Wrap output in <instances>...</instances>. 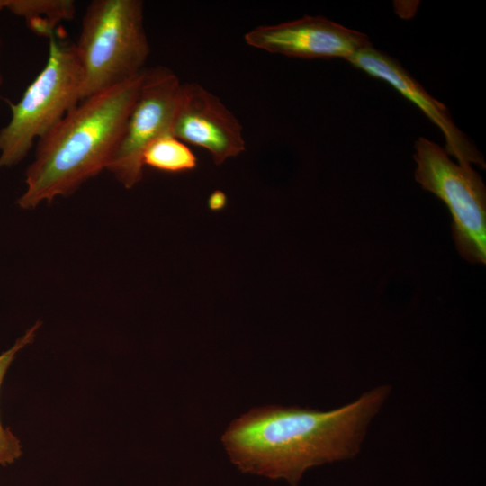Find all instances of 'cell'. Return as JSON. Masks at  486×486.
I'll return each mask as SVG.
<instances>
[{
  "mask_svg": "<svg viewBox=\"0 0 486 486\" xmlns=\"http://www.w3.org/2000/svg\"><path fill=\"white\" fill-rule=\"evenodd\" d=\"M242 130L218 96L199 84H182L171 135L207 150L221 165L245 150Z\"/></svg>",
  "mask_w": 486,
  "mask_h": 486,
  "instance_id": "obj_8",
  "label": "cell"
},
{
  "mask_svg": "<svg viewBox=\"0 0 486 486\" xmlns=\"http://www.w3.org/2000/svg\"><path fill=\"white\" fill-rule=\"evenodd\" d=\"M347 61L371 76L387 82L418 107L441 130L446 141V153L459 164L473 163L485 168L483 157L455 126L446 107L429 95L397 60L369 46Z\"/></svg>",
  "mask_w": 486,
  "mask_h": 486,
  "instance_id": "obj_9",
  "label": "cell"
},
{
  "mask_svg": "<svg viewBox=\"0 0 486 486\" xmlns=\"http://www.w3.org/2000/svg\"><path fill=\"white\" fill-rule=\"evenodd\" d=\"M415 179L448 207L455 247L472 264L486 263V188L468 164H455L440 146L425 138L415 143Z\"/></svg>",
  "mask_w": 486,
  "mask_h": 486,
  "instance_id": "obj_5",
  "label": "cell"
},
{
  "mask_svg": "<svg viewBox=\"0 0 486 486\" xmlns=\"http://www.w3.org/2000/svg\"><path fill=\"white\" fill-rule=\"evenodd\" d=\"M42 70L17 103L8 102L11 117L0 129V168L20 164L32 146L81 101L82 71L75 43L49 38Z\"/></svg>",
  "mask_w": 486,
  "mask_h": 486,
  "instance_id": "obj_4",
  "label": "cell"
},
{
  "mask_svg": "<svg viewBox=\"0 0 486 486\" xmlns=\"http://www.w3.org/2000/svg\"><path fill=\"white\" fill-rule=\"evenodd\" d=\"M7 4V0H0V11L3 9H5Z\"/></svg>",
  "mask_w": 486,
  "mask_h": 486,
  "instance_id": "obj_15",
  "label": "cell"
},
{
  "mask_svg": "<svg viewBox=\"0 0 486 486\" xmlns=\"http://www.w3.org/2000/svg\"><path fill=\"white\" fill-rule=\"evenodd\" d=\"M82 71L81 101L145 70L150 46L141 0H93L75 43Z\"/></svg>",
  "mask_w": 486,
  "mask_h": 486,
  "instance_id": "obj_3",
  "label": "cell"
},
{
  "mask_svg": "<svg viewBox=\"0 0 486 486\" xmlns=\"http://www.w3.org/2000/svg\"><path fill=\"white\" fill-rule=\"evenodd\" d=\"M228 199L224 192L220 190L213 191L208 200L207 205L211 211L218 212L225 208Z\"/></svg>",
  "mask_w": 486,
  "mask_h": 486,
  "instance_id": "obj_13",
  "label": "cell"
},
{
  "mask_svg": "<svg viewBox=\"0 0 486 486\" xmlns=\"http://www.w3.org/2000/svg\"><path fill=\"white\" fill-rule=\"evenodd\" d=\"M391 392L381 385L340 408L266 406L233 420L222 436L230 460L244 472L285 479L298 486L313 466L348 460Z\"/></svg>",
  "mask_w": 486,
  "mask_h": 486,
  "instance_id": "obj_1",
  "label": "cell"
},
{
  "mask_svg": "<svg viewBox=\"0 0 486 486\" xmlns=\"http://www.w3.org/2000/svg\"><path fill=\"white\" fill-rule=\"evenodd\" d=\"M244 40L252 48L300 58L348 60L372 46L364 33L322 16L310 15L278 24L258 25L248 32Z\"/></svg>",
  "mask_w": 486,
  "mask_h": 486,
  "instance_id": "obj_7",
  "label": "cell"
},
{
  "mask_svg": "<svg viewBox=\"0 0 486 486\" xmlns=\"http://www.w3.org/2000/svg\"><path fill=\"white\" fill-rule=\"evenodd\" d=\"M143 165L161 172L177 174L194 170L197 158L186 143L167 134L146 148Z\"/></svg>",
  "mask_w": 486,
  "mask_h": 486,
  "instance_id": "obj_11",
  "label": "cell"
},
{
  "mask_svg": "<svg viewBox=\"0 0 486 486\" xmlns=\"http://www.w3.org/2000/svg\"><path fill=\"white\" fill-rule=\"evenodd\" d=\"M5 9L23 18L33 33L49 39L58 23L74 18L76 4L73 0H7Z\"/></svg>",
  "mask_w": 486,
  "mask_h": 486,
  "instance_id": "obj_10",
  "label": "cell"
},
{
  "mask_svg": "<svg viewBox=\"0 0 486 486\" xmlns=\"http://www.w3.org/2000/svg\"><path fill=\"white\" fill-rule=\"evenodd\" d=\"M145 70L133 78L78 103L36 143L25 173L26 189L17 204L35 209L75 193L107 168L139 94Z\"/></svg>",
  "mask_w": 486,
  "mask_h": 486,
  "instance_id": "obj_2",
  "label": "cell"
},
{
  "mask_svg": "<svg viewBox=\"0 0 486 486\" xmlns=\"http://www.w3.org/2000/svg\"><path fill=\"white\" fill-rule=\"evenodd\" d=\"M182 83L169 68H146L139 94L126 120L106 170L127 189L143 178V154L171 128Z\"/></svg>",
  "mask_w": 486,
  "mask_h": 486,
  "instance_id": "obj_6",
  "label": "cell"
},
{
  "mask_svg": "<svg viewBox=\"0 0 486 486\" xmlns=\"http://www.w3.org/2000/svg\"><path fill=\"white\" fill-rule=\"evenodd\" d=\"M1 47H2V38H1V33H0V54H1ZM2 85H3V75H2V71H1V61H0V88H1ZM0 111H1V107H0Z\"/></svg>",
  "mask_w": 486,
  "mask_h": 486,
  "instance_id": "obj_14",
  "label": "cell"
},
{
  "mask_svg": "<svg viewBox=\"0 0 486 486\" xmlns=\"http://www.w3.org/2000/svg\"><path fill=\"white\" fill-rule=\"evenodd\" d=\"M40 326V322H36L17 338L10 348L0 354V387L15 356L22 348L33 342ZM22 454V444L19 438L8 428H4L0 419V464H13L21 457Z\"/></svg>",
  "mask_w": 486,
  "mask_h": 486,
  "instance_id": "obj_12",
  "label": "cell"
}]
</instances>
